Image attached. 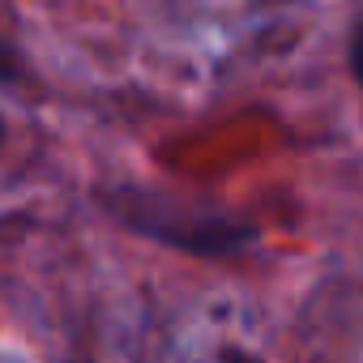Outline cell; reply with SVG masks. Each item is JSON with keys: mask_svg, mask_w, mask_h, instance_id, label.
Segmentation results:
<instances>
[{"mask_svg": "<svg viewBox=\"0 0 363 363\" xmlns=\"http://www.w3.org/2000/svg\"><path fill=\"white\" fill-rule=\"evenodd\" d=\"M94 201L116 227L184 257L231 261L261 244V227L248 214H235L210 197L171 193L158 184H103Z\"/></svg>", "mask_w": 363, "mask_h": 363, "instance_id": "1", "label": "cell"}, {"mask_svg": "<svg viewBox=\"0 0 363 363\" xmlns=\"http://www.w3.org/2000/svg\"><path fill=\"white\" fill-rule=\"evenodd\" d=\"M22 77H26V60H22V52H18L5 35H0V90H18Z\"/></svg>", "mask_w": 363, "mask_h": 363, "instance_id": "2", "label": "cell"}, {"mask_svg": "<svg viewBox=\"0 0 363 363\" xmlns=\"http://www.w3.org/2000/svg\"><path fill=\"white\" fill-rule=\"evenodd\" d=\"M346 69H350L354 86L363 90V9L354 13V22H350V30H346Z\"/></svg>", "mask_w": 363, "mask_h": 363, "instance_id": "3", "label": "cell"}, {"mask_svg": "<svg viewBox=\"0 0 363 363\" xmlns=\"http://www.w3.org/2000/svg\"><path fill=\"white\" fill-rule=\"evenodd\" d=\"M201 363H265L257 350H248V346H235V342H223V346H214Z\"/></svg>", "mask_w": 363, "mask_h": 363, "instance_id": "4", "label": "cell"}, {"mask_svg": "<svg viewBox=\"0 0 363 363\" xmlns=\"http://www.w3.org/2000/svg\"><path fill=\"white\" fill-rule=\"evenodd\" d=\"M5 141H9V124H5V111H0V150H5Z\"/></svg>", "mask_w": 363, "mask_h": 363, "instance_id": "5", "label": "cell"}, {"mask_svg": "<svg viewBox=\"0 0 363 363\" xmlns=\"http://www.w3.org/2000/svg\"><path fill=\"white\" fill-rule=\"evenodd\" d=\"M257 5H286V0H257Z\"/></svg>", "mask_w": 363, "mask_h": 363, "instance_id": "6", "label": "cell"}]
</instances>
